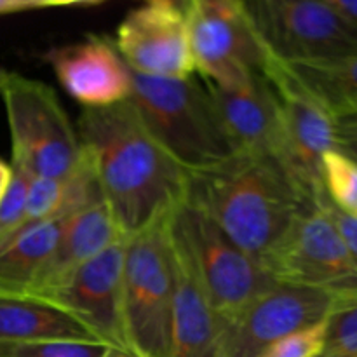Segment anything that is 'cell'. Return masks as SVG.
I'll list each match as a JSON object with an SVG mask.
<instances>
[{
	"mask_svg": "<svg viewBox=\"0 0 357 357\" xmlns=\"http://www.w3.org/2000/svg\"><path fill=\"white\" fill-rule=\"evenodd\" d=\"M77 136L124 236L145 229L187 195L188 173L153 138L129 98L82 108Z\"/></svg>",
	"mask_w": 357,
	"mask_h": 357,
	"instance_id": "obj_1",
	"label": "cell"
},
{
	"mask_svg": "<svg viewBox=\"0 0 357 357\" xmlns=\"http://www.w3.org/2000/svg\"><path fill=\"white\" fill-rule=\"evenodd\" d=\"M185 201L261 264L317 199L274 157L237 153L211 169L188 173Z\"/></svg>",
	"mask_w": 357,
	"mask_h": 357,
	"instance_id": "obj_2",
	"label": "cell"
},
{
	"mask_svg": "<svg viewBox=\"0 0 357 357\" xmlns=\"http://www.w3.org/2000/svg\"><path fill=\"white\" fill-rule=\"evenodd\" d=\"M129 100L159 145L187 173L237 155L204 84L194 77L160 79L131 72Z\"/></svg>",
	"mask_w": 357,
	"mask_h": 357,
	"instance_id": "obj_3",
	"label": "cell"
},
{
	"mask_svg": "<svg viewBox=\"0 0 357 357\" xmlns=\"http://www.w3.org/2000/svg\"><path fill=\"white\" fill-rule=\"evenodd\" d=\"M173 209L129 236L126 246L122 323L128 349L142 357H171L174 295L171 246Z\"/></svg>",
	"mask_w": 357,
	"mask_h": 357,
	"instance_id": "obj_4",
	"label": "cell"
},
{
	"mask_svg": "<svg viewBox=\"0 0 357 357\" xmlns=\"http://www.w3.org/2000/svg\"><path fill=\"white\" fill-rule=\"evenodd\" d=\"M0 96L10 132V164L30 176H70L82 160V145L54 91L9 72Z\"/></svg>",
	"mask_w": 357,
	"mask_h": 357,
	"instance_id": "obj_5",
	"label": "cell"
},
{
	"mask_svg": "<svg viewBox=\"0 0 357 357\" xmlns=\"http://www.w3.org/2000/svg\"><path fill=\"white\" fill-rule=\"evenodd\" d=\"M171 227L187 248L223 328L251 300L275 284L260 261L244 253L201 209L185 199L174 206Z\"/></svg>",
	"mask_w": 357,
	"mask_h": 357,
	"instance_id": "obj_6",
	"label": "cell"
},
{
	"mask_svg": "<svg viewBox=\"0 0 357 357\" xmlns=\"http://www.w3.org/2000/svg\"><path fill=\"white\" fill-rule=\"evenodd\" d=\"M321 195L296 218L261 267L275 282L310 286L342 298H354L357 258L342 239Z\"/></svg>",
	"mask_w": 357,
	"mask_h": 357,
	"instance_id": "obj_7",
	"label": "cell"
},
{
	"mask_svg": "<svg viewBox=\"0 0 357 357\" xmlns=\"http://www.w3.org/2000/svg\"><path fill=\"white\" fill-rule=\"evenodd\" d=\"M261 45L282 63L357 54V26L321 0H243Z\"/></svg>",
	"mask_w": 357,
	"mask_h": 357,
	"instance_id": "obj_8",
	"label": "cell"
},
{
	"mask_svg": "<svg viewBox=\"0 0 357 357\" xmlns=\"http://www.w3.org/2000/svg\"><path fill=\"white\" fill-rule=\"evenodd\" d=\"M185 17L195 73L202 80L232 84L261 73L267 52L243 0H190Z\"/></svg>",
	"mask_w": 357,
	"mask_h": 357,
	"instance_id": "obj_9",
	"label": "cell"
},
{
	"mask_svg": "<svg viewBox=\"0 0 357 357\" xmlns=\"http://www.w3.org/2000/svg\"><path fill=\"white\" fill-rule=\"evenodd\" d=\"M267 52V51H265ZM261 73L267 77L279 103L282 150L279 162L310 197L323 194L321 162L335 150V119L279 59L265 56Z\"/></svg>",
	"mask_w": 357,
	"mask_h": 357,
	"instance_id": "obj_10",
	"label": "cell"
},
{
	"mask_svg": "<svg viewBox=\"0 0 357 357\" xmlns=\"http://www.w3.org/2000/svg\"><path fill=\"white\" fill-rule=\"evenodd\" d=\"M340 300L319 288L275 282L225 324L222 357H260L281 338L323 323Z\"/></svg>",
	"mask_w": 357,
	"mask_h": 357,
	"instance_id": "obj_11",
	"label": "cell"
},
{
	"mask_svg": "<svg viewBox=\"0 0 357 357\" xmlns=\"http://www.w3.org/2000/svg\"><path fill=\"white\" fill-rule=\"evenodd\" d=\"M128 237H121L103 253L77 268L59 288L44 295L47 302L93 331L110 347L128 349L122 323V272Z\"/></svg>",
	"mask_w": 357,
	"mask_h": 357,
	"instance_id": "obj_12",
	"label": "cell"
},
{
	"mask_svg": "<svg viewBox=\"0 0 357 357\" xmlns=\"http://www.w3.org/2000/svg\"><path fill=\"white\" fill-rule=\"evenodd\" d=\"M114 44L139 75L188 79L195 73L187 17L176 7L145 3L132 9L119 24Z\"/></svg>",
	"mask_w": 357,
	"mask_h": 357,
	"instance_id": "obj_13",
	"label": "cell"
},
{
	"mask_svg": "<svg viewBox=\"0 0 357 357\" xmlns=\"http://www.w3.org/2000/svg\"><path fill=\"white\" fill-rule=\"evenodd\" d=\"M223 129L237 153L267 155L279 160L282 128L279 103L267 77L253 72L232 84L202 80Z\"/></svg>",
	"mask_w": 357,
	"mask_h": 357,
	"instance_id": "obj_14",
	"label": "cell"
},
{
	"mask_svg": "<svg viewBox=\"0 0 357 357\" xmlns=\"http://www.w3.org/2000/svg\"><path fill=\"white\" fill-rule=\"evenodd\" d=\"M45 59L65 93L82 108L121 103L131 94V70L110 38L89 35L52 49Z\"/></svg>",
	"mask_w": 357,
	"mask_h": 357,
	"instance_id": "obj_15",
	"label": "cell"
},
{
	"mask_svg": "<svg viewBox=\"0 0 357 357\" xmlns=\"http://www.w3.org/2000/svg\"><path fill=\"white\" fill-rule=\"evenodd\" d=\"M171 246L174 271L171 357H222L223 323L173 227Z\"/></svg>",
	"mask_w": 357,
	"mask_h": 357,
	"instance_id": "obj_16",
	"label": "cell"
},
{
	"mask_svg": "<svg viewBox=\"0 0 357 357\" xmlns=\"http://www.w3.org/2000/svg\"><path fill=\"white\" fill-rule=\"evenodd\" d=\"M124 237L103 199L79 209L65 220L59 239L30 288L20 296L42 298L59 288L77 268ZM128 237V236H126Z\"/></svg>",
	"mask_w": 357,
	"mask_h": 357,
	"instance_id": "obj_17",
	"label": "cell"
},
{
	"mask_svg": "<svg viewBox=\"0 0 357 357\" xmlns=\"http://www.w3.org/2000/svg\"><path fill=\"white\" fill-rule=\"evenodd\" d=\"M0 340L100 342L65 310L37 298L10 295H0Z\"/></svg>",
	"mask_w": 357,
	"mask_h": 357,
	"instance_id": "obj_18",
	"label": "cell"
},
{
	"mask_svg": "<svg viewBox=\"0 0 357 357\" xmlns=\"http://www.w3.org/2000/svg\"><path fill=\"white\" fill-rule=\"evenodd\" d=\"M66 218L26 225L0 243V295L20 296L30 288L51 257Z\"/></svg>",
	"mask_w": 357,
	"mask_h": 357,
	"instance_id": "obj_19",
	"label": "cell"
},
{
	"mask_svg": "<svg viewBox=\"0 0 357 357\" xmlns=\"http://www.w3.org/2000/svg\"><path fill=\"white\" fill-rule=\"evenodd\" d=\"M282 65L333 119L357 115V54Z\"/></svg>",
	"mask_w": 357,
	"mask_h": 357,
	"instance_id": "obj_20",
	"label": "cell"
},
{
	"mask_svg": "<svg viewBox=\"0 0 357 357\" xmlns=\"http://www.w3.org/2000/svg\"><path fill=\"white\" fill-rule=\"evenodd\" d=\"M321 181L326 197L347 215L357 216V162L338 150H330L321 162Z\"/></svg>",
	"mask_w": 357,
	"mask_h": 357,
	"instance_id": "obj_21",
	"label": "cell"
},
{
	"mask_svg": "<svg viewBox=\"0 0 357 357\" xmlns=\"http://www.w3.org/2000/svg\"><path fill=\"white\" fill-rule=\"evenodd\" d=\"M108 347L100 342L0 340V357H103Z\"/></svg>",
	"mask_w": 357,
	"mask_h": 357,
	"instance_id": "obj_22",
	"label": "cell"
},
{
	"mask_svg": "<svg viewBox=\"0 0 357 357\" xmlns=\"http://www.w3.org/2000/svg\"><path fill=\"white\" fill-rule=\"evenodd\" d=\"M357 357V296L344 298L324 319V351Z\"/></svg>",
	"mask_w": 357,
	"mask_h": 357,
	"instance_id": "obj_23",
	"label": "cell"
},
{
	"mask_svg": "<svg viewBox=\"0 0 357 357\" xmlns=\"http://www.w3.org/2000/svg\"><path fill=\"white\" fill-rule=\"evenodd\" d=\"M10 183L0 201V243L13 236L24 218V206H26V192L31 176L21 167L13 166Z\"/></svg>",
	"mask_w": 357,
	"mask_h": 357,
	"instance_id": "obj_24",
	"label": "cell"
},
{
	"mask_svg": "<svg viewBox=\"0 0 357 357\" xmlns=\"http://www.w3.org/2000/svg\"><path fill=\"white\" fill-rule=\"evenodd\" d=\"M324 351V321L296 331L265 349L260 357H317Z\"/></svg>",
	"mask_w": 357,
	"mask_h": 357,
	"instance_id": "obj_25",
	"label": "cell"
},
{
	"mask_svg": "<svg viewBox=\"0 0 357 357\" xmlns=\"http://www.w3.org/2000/svg\"><path fill=\"white\" fill-rule=\"evenodd\" d=\"M321 201H323V206L326 208L328 215L333 220L335 227L340 232L342 239L345 241V244L349 246V250L352 251V255L357 258V216L347 215V213L340 211L337 206H333L330 202V199L326 197V194L323 192L321 195Z\"/></svg>",
	"mask_w": 357,
	"mask_h": 357,
	"instance_id": "obj_26",
	"label": "cell"
},
{
	"mask_svg": "<svg viewBox=\"0 0 357 357\" xmlns=\"http://www.w3.org/2000/svg\"><path fill=\"white\" fill-rule=\"evenodd\" d=\"M335 150L357 162V115L335 119Z\"/></svg>",
	"mask_w": 357,
	"mask_h": 357,
	"instance_id": "obj_27",
	"label": "cell"
},
{
	"mask_svg": "<svg viewBox=\"0 0 357 357\" xmlns=\"http://www.w3.org/2000/svg\"><path fill=\"white\" fill-rule=\"evenodd\" d=\"M40 7H52V0H0V14L40 9Z\"/></svg>",
	"mask_w": 357,
	"mask_h": 357,
	"instance_id": "obj_28",
	"label": "cell"
},
{
	"mask_svg": "<svg viewBox=\"0 0 357 357\" xmlns=\"http://www.w3.org/2000/svg\"><path fill=\"white\" fill-rule=\"evenodd\" d=\"M321 2L326 3L330 9L340 14L344 20L351 21L357 26V0H321Z\"/></svg>",
	"mask_w": 357,
	"mask_h": 357,
	"instance_id": "obj_29",
	"label": "cell"
},
{
	"mask_svg": "<svg viewBox=\"0 0 357 357\" xmlns=\"http://www.w3.org/2000/svg\"><path fill=\"white\" fill-rule=\"evenodd\" d=\"M10 176H13V167H10V164L3 162V160L0 159V201H2L7 187H9Z\"/></svg>",
	"mask_w": 357,
	"mask_h": 357,
	"instance_id": "obj_30",
	"label": "cell"
},
{
	"mask_svg": "<svg viewBox=\"0 0 357 357\" xmlns=\"http://www.w3.org/2000/svg\"><path fill=\"white\" fill-rule=\"evenodd\" d=\"M145 2L146 3H162V6L176 7V9H180L181 13H187L190 0H145Z\"/></svg>",
	"mask_w": 357,
	"mask_h": 357,
	"instance_id": "obj_31",
	"label": "cell"
},
{
	"mask_svg": "<svg viewBox=\"0 0 357 357\" xmlns=\"http://www.w3.org/2000/svg\"><path fill=\"white\" fill-rule=\"evenodd\" d=\"M103 357H142L138 354H135L129 349H119V347H108L107 352H105Z\"/></svg>",
	"mask_w": 357,
	"mask_h": 357,
	"instance_id": "obj_32",
	"label": "cell"
},
{
	"mask_svg": "<svg viewBox=\"0 0 357 357\" xmlns=\"http://www.w3.org/2000/svg\"><path fill=\"white\" fill-rule=\"evenodd\" d=\"M105 0H52V7L56 6H91V3H100Z\"/></svg>",
	"mask_w": 357,
	"mask_h": 357,
	"instance_id": "obj_33",
	"label": "cell"
},
{
	"mask_svg": "<svg viewBox=\"0 0 357 357\" xmlns=\"http://www.w3.org/2000/svg\"><path fill=\"white\" fill-rule=\"evenodd\" d=\"M7 75H9V72L3 68H0V93H2V87H3V84H6Z\"/></svg>",
	"mask_w": 357,
	"mask_h": 357,
	"instance_id": "obj_34",
	"label": "cell"
},
{
	"mask_svg": "<svg viewBox=\"0 0 357 357\" xmlns=\"http://www.w3.org/2000/svg\"><path fill=\"white\" fill-rule=\"evenodd\" d=\"M317 357H349V356H337V354H328V352H323V354H319Z\"/></svg>",
	"mask_w": 357,
	"mask_h": 357,
	"instance_id": "obj_35",
	"label": "cell"
}]
</instances>
